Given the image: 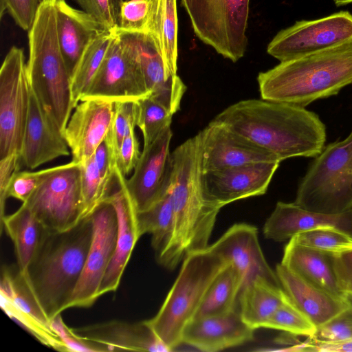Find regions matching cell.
<instances>
[{"instance_id": "32", "label": "cell", "mask_w": 352, "mask_h": 352, "mask_svg": "<svg viewBox=\"0 0 352 352\" xmlns=\"http://www.w3.org/2000/svg\"><path fill=\"white\" fill-rule=\"evenodd\" d=\"M0 294L1 297L6 298L22 313L50 326V320L37 300L24 272L17 264L2 266Z\"/></svg>"}, {"instance_id": "44", "label": "cell", "mask_w": 352, "mask_h": 352, "mask_svg": "<svg viewBox=\"0 0 352 352\" xmlns=\"http://www.w3.org/2000/svg\"><path fill=\"white\" fill-rule=\"evenodd\" d=\"M79 6L107 30L117 27L120 7L124 0H76Z\"/></svg>"}, {"instance_id": "2", "label": "cell", "mask_w": 352, "mask_h": 352, "mask_svg": "<svg viewBox=\"0 0 352 352\" xmlns=\"http://www.w3.org/2000/svg\"><path fill=\"white\" fill-rule=\"evenodd\" d=\"M172 156L174 233L166 249L156 254L157 263L168 270L175 269L188 253L208 246L222 208L210 197L204 184L199 134L177 146Z\"/></svg>"}, {"instance_id": "49", "label": "cell", "mask_w": 352, "mask_h": 352, "mask_svg": "<svg viewBox=\"0 0 352 352\" xmlns=\"http://www.w3.org/2000/svg\"><path fill=\"white\" fill-rule=\"evenodd\" d=\"M21 166V157L17 155L0 159V223L2 221L6 201V192L12 175Z\"/></svg>"}, {"instance_id": "5", "label": "cell", "mask_w": 352, "mask_h": 352, "mask_svg": "<svg viewBox=\"0 0 352 352\" xmlns=\"http://www.w3.org/2000/svg\"><path fill=\"white\" fill-rule=\"evenodd\" d=\"M28 38L27 72L30 87L63 132L75 105L71 76L58 41L55 1H42Z\"/></svg>"}, {"instance_id": "27", "label": "cell", "mask_w": 352, "mask_h": 352, "mask_svg": "<svg viewBox=\"0 0 352 352\" xmlns=\"http://www.w3.org/2000/svg\"><path fill=\"white\" fill-rule=\"evenodd\" d=\"M281 263L313 285L336 296L345 298L338 285L330 254L291 239L285 246Z\"/></svg>"}, {"instance_id": "14", "label": "cell", "mask_w": 352, "mask_h": 352, "mask_svg": "<svg viewBox=\"0 0 352 352\" xmlns=\"http://www.w3.org/2000/svg\"><path fill=\"white\" fill-rule=\"evenodd\" d=\"M172 135L170 126H167L153 142L144 146L133 175L125 180L138 212L153 206L171 186L173 161L170 143Z\"/></svg>"}, {"instance_id": "11", "label": "cell", "mask_w": 352, "mask_h": 352, "mask_svg": "<svg viewBox=\"0 0 352 352\" xmlns=\"http://www.w3.org/2000/svg\"><path fill=\"white\" fill-rule=\"evenodd\" d=\"M150 96L135 52L126 32L116 35L88 89L80 99L114 102Z\"/></svg>"}, {"instance_id": "19", "label": "cell", "mask_w": 352, "mask_h": 352, "mask_svg": "<svg viewBox=\"0 0 352 352\" xmlns=\"http://www.w3.org/2000/svg\"><path fill=\"white\" fill-rule=\"evenodd\" d=\"M208 248L238 270L243 279L242 289L257 276L280 285L276 272L263 255L255 226L245 223L234 224Z\"/></svg>"}, {"instance_id": "48", "label": "cell", "mask_w": 352, "mask_h": 352, "mask_svg": "<svg viewBox=\"0 0 352 352\" xmlns=\"http://www.w3.org/2000/svg\"><path fill=\"white\" fill-rule=\"evenodd\" d=\"M140 155V144L134 130L124 139L116 156L117 166L124 177L134 169Z\"/></svg>"}, {"instance_id": "26", "label": "cell", "mask_w": 352, "mask_h": 352, "mask_svg": "<svg viewBox=\"0 0 352 352\" xmlns=\"http://www.w3.org/2000/svg\"><path fill=\"white\" fill-rule=\"evenodd\" d=\"M55 7L59 47L72 77L87 47L107 30L92 16L71 7L65 0L55 1Z\"/></svg>"}, {"instance_id": "53", "label": "cell", "mask_w": 352, "mask_h": 352, "mask_svg": "<svg viewBox=\"0 0 352 352\" xmlns=\"http://www.w3.org/2000/svg\"><path fill=\"white\" fill-rule=\"evenodd\" d=\"M45 1H56V0H45Z\"/></svg>"}, {"instance_id": "8", "label": "cell", "mask_w": 352, "mask_h": 352, "mask_svg": "<svg viewBox=\"0 0 352 352\" xmlns=\"http://www.w3.org/2000/svg\"><path fill=\"white\" fill-rule=\"evenodd\" d=\"M195 35L232 62L246 51L250 0H181Z\"/></svg>"}, {"instance_id": "17", "label": "cell", "mask_w": 352, "mask_h": 352, "mask_svg": "<svg viewBox=\"0 0 352 352\" xmlns=\"http://www.w3.org/2000/svg\"><path fill=\"white\" fill-rule=\"evenodd\" d=\"M117 182L104 201L115 208L118 219L117 239L113 256L99 289L100 297L117 290L134 247L142 236L138 212L125 184L124 177L116 167Z\"/></svg>"}, {"instance_id": "4", "label": "cell", "mask_w": 352, "mask_h": 352, "mask_svg": "<svg viewBox=\"0 0 352 352\" xmlns=\"http://www.w3.org/2000/svg\"><path fill=\"white\" fill-rule=\"evenodd\" d=\"M265 100L305 107L352 84V41L280 62L258 74Z\"/></svg>"}, {"instance_id": "35", "label": "cell", "mask_w": 352, "mask_h": 352, "mask_svg": "<svg viewBox=\"0 0 352 352\" xmlns=\"http://www.w3.org/2000/svg\"><path fill=\"white\" fill-rule=\"evenodd\" d=\"M135 102L136 126L142 131L144 146L153 142L167 126H170L173 114L150 96Z\"/></svg>"}, {"instance_id": "42", "label": "cell", "mask_w": 352, "mask_h": 352, "mask_svg": "<svg viewBox=\"0 0 352 352\" xmlns=\"http://www.w3.org/2000/svg\"><path fill=\"white\" fill-rule=\"evenodd\" d=\"M312 340L326 344H340L352 340V307L349 306L316 328Z\"/></svg>"}, {"instance_id": "13", "label": "cell", "mask_w": 352, "mask_h": 352, "mask_svg": "<svg viewBox=\"0 0 352 352\" xmlns=\"http://www.w3.org/2000/svg\"><path fill=\"white\" fill-rule=\"evenodd\" d=\"M93 234L80 278L67 305L89 307L100 297L99 289L113 256L118 232L114 207L104 201L91 213Z\"/></svg>"}, {"instance_id": "1", "label": "cell", "mask_w": 352, "mask_h": 352, "mask_svg": "<svg viewBox=\"0 0 352 352\" xmlns=\"http://www.w3.org/2000/svg\"><path fill=\"white\" fill-rule=\"evenodd\" d=\"M212 121L222 124L276 156L316 157L324 148L326 127L305 107L265 100L233 104Z\"/></svg>"}, {"instance_id": "45", "label": "cell", "mask_w": 352, "mask_h": 352, "mask_svg": "<svg viewBox=\"0 0 352 352\" xmlns=\"http://www.w3.org/2000/svg\"><path fill=\"white\" fill-rule=\"evenodd\" d=\"M43 0H0V16L10 14L23 30H30Z\"/></svg>"}, {"instance_id": "39", "label": "cell", "mask_w": 352, "mask_h": 352, "mask_svg": "<svg viewBox=\"0 0 352 352\" xmlns=\"http://www.w3.org/2000/svg\"><path fill=\"white\" fill-rule=\"evenodd\" d=\"M136 126V102L124 100L115 102V113L105 141L111 154L116 158L124 139Z\"/></svg>"}, {"instance_id": "21", "label": "cell", "mask_w": 352, "mask_h": 352, "mask_svg": "<svg viewBox=\"0 0 352 352\" xmlns=\"http://www.w3.org/2000/svg\"><path fill=\"white\" fill-rule=\"evenodd\" d=\"M254 330L236 307L223 314L195 318L184 329L182 343L201 351H219L252 341Z\"/></svg>"}, {"instance_id": "46", "label": "cell", "mask_w": 352, "mask_h": 352, "mask_svg": "<svg viewBox=\"0 0 352 352\" xmlns=\"http://www.w3.org/2000/svg\"><path fill=\"white\" fill-rule=\"evenodd\" d=\"M330 257L340 289L344 296L352 295V243Z\"/></svg>"}, {"instance_id": "30", "label": "cell", "mask_w": 352, "mask_h": 352, "mask_svg": "<svg viewBox=\"0 0 352 352\" xmlns=\"http://www.w3.org/2000/svg\"><path fill=\"white\" fill-rule=\"evenodd\" d=\"M13 242L17 265L25 272L38 247L45 230L32 212L23 204L0 223Z\"/></svg>"}, {"instance_id": "51", "label": "cell", "mask_w": 352, "mask_h": 352, "mask_svg": "<svg viewBox=\"0 0 352 352\" xmlns=\"http://www.w3.org/2000/svg\"><path fill=\"white\" fill-rule=\"evenodd\" d=\"M337 6H344L352 3V0H333Z\"/></svg>"}, {"instance_id": "20", "label": "cell", "mask_w": 352, "mask_h": 352, "mask_svg": "<svg viewBox=\"0 0 352 352\" xmlns=\"http://www.w3.org/2000/svg\"><path fill=\"white\" fill-rule=\"evenodd\" d=\"M68 148L63 132L30 89V108L21 152V165L34 169L59 157L69 155Z\"/></svg>"}, {"instance_id": "33", "label": "cell", "mask_w": 352, "mask_h": 352, "mask_svg": "<svg viewBox=\"0 0 352 352\" xmlns=\"http://www.w3.org/2000/svg\"><path fill=\"white\" fill-rule=\"evenodd\" d=\"M141 235H152L151 245L157 254L168 245L174 233V211L171 186L166 194L148 210L138 212Z\"/></svg>"}, {"instance_id": "18", "label": "cell", "mask_w": 352, "mask_h": 352, "mask_svg": "<svg viewBox=\"0 0 352 352\" xmlns=\"http://www.w3.org/2000/svg\"><path fill=\"white\" fill-rule=\"evenodd\" d=\"M280 162H265L203 173L210 197L222 207L233 201L262 195Z\"/></svg>"}, {"instance_id": "37", "label": "cell", "mask_w": 352, "mask_h": 352, "mask_svg": "<svg viewBox=\"0 0 352 352\" xmlns=\"http://www.w3.org/2000/svg\"><path fill=\"white\" fill-rule=\"evenodd\" d=\"M80 164L81 195L85 217L109 196V192L100 175L94 155Z\"/></svg>"}, {"instance_id": "52", "label": "cell", "mask_w": 352, "mask_h": 352, "mask_svg": "<svg viewBox=\"0 0 352 352\" xmlns=\"http://www.w3.org/2000/svg\"><path fill=\"white\" fill-rule=\"evenodd\" d=\"M345 299L348 304L352 307V295L345 296Z\"/></svg>"}, {"instance_id": "38", "label": "cell", "mask_w": 352, "mask_h": 352, "mask_svg": "<svg viewBox=\"0 0 352 352\" xmlns=\"http://www.w3.org/2000/svg\"><path fill=\"white\" fill-rule=\"evenodd\" d=\"M296 243L331 254L352 243V236L334 228L324 227L296 234Z\"/></svg>"}, {"instance_id": "16", "label": "cell", "mask_w": 352, "mask_h": 352, "mask_svg": "<svg viewBox=\"0 0 352 352\" xmlns=\"http://www.w3.org/2000/svg\"><path fill=\"white\" fill-rule=\"evenodd\" d=\"M63 132L72 161L80 163L95 153L112 124L115 102L102 98L80 101Z\"/></svg>"}, {"instance_id": "9", "label": "cell", "mask_w": 352, "mask_h": 352, "mask_svg": "<svg viewBox=\"0 0 352 352\" xmlns=\"http://www.w3.org/2000/svg\"><path fill=\"white\" fill-rule=\"evenodd\" d=\"M80 164L74 161L48 168L25 204L49 232L67 230L85 218Z\"/></svg>"}, {"instance_id": "24", "label": "cell", "mask_w": 352, "mask_h": 352, "mask_svg": "<svg viewBox=\"0 0 352 352\" xmlns=\"http://www.w3.org/2000/svg\"><path fill=\"white\" fill-rule=\"evenodd\" d=\"M126 33L135 52L150 96L174 114L179 109L186 85L178 75L166 77L162 58L149 34Z\"/></svg>"}, {"instance_id": "12", "label": "cell", "mask_w": 352, "mask_h": 352, "mask_svg": "<svg viewBox=\"0 0 352 352\" xmlns=\"http://www.w3.org/2000/svg\"><path fill=\"white\" fill-rule=\"evenodd\" d=\"M352 41V14L347 11L325 17L296 21L278 32L267 52L287 61Z\"/></svg>"}, {"instance_id": "28", "label": "cell", "mask_w": 352, "mask_h": 352, "mask_svg": "<svg viewBox=\"0 0 352 352\" xmlns=\"http://www.w3.org/2000/svg\"><path fill=\"white\" fill-rule=\"evenodd\" d=\"M148 32L162 58L167 78L177 76L178 19L177 0H151Z\"/></svg>"}, {"instance_id": "47", "label": "cell", "mask_w": 352, "mask_h": 352, "mask_svg": "<svg viewBox=\"0 0 352 352\" xmlns=\"http://www.w3.org/2000/svg\"><path fill=\"white\" fill-rule=\"evenodd\" d=\"M50 326L64 344L66 351L103 352L98 345L78 337L64 322L61 314L50 320Z\"/></svg>"}, {"instance_id": "6", "label": "cell", "mask_w": 352, "mask_h": 352, "mask_svg": "<svg viewBox=\"0 0 352 352\" xmlns=\"http://www.w3.org/2000/svg\"><path fill=\"white\" fill-rule=\"evenodd\" d=\"M179 273L157 314L148 323L173 351L182 343L186 327L195 318L211 284L227 265L208 247L188 253Z\"/></svg>"}, {"instance_id": "50", "label": "cell", "mask_w": 352, "mask_h": 352, "mask_svg": "<svg viewBox=\"0 0 352 352\" xmlns=\"http://www.w3.org/2000/svg\"><path fill=\"white\" fill-rule=\"evenodd\" d=\"M304 342V351L352 352V340L340 344H326L315 342L308 338Z\"/></svg>"}, {"instance_id": "40", "label": "cell", "mask_w": 352, "mask_h": 352, "mask_svg": "<svg viewBox=\"0 0 352 352\" xmlns=\"http://www.w3.org/2000/svg\"><path fill=\"white\" fill-rule=\"evenodd\" d=\"M1 306L10 318L23 327L41 343L57 351H66L64 344L51 326L44 324L21 312L3 297H1Z\"/></svg>"}, {"instance_id": "3", "label": "cell", "mask_w": 352, "mask_h": 352, "mask_svg": "<svg viewBox=\"0 0 352 352\" xmlns=\"http://www.w3.org/2000/svg\"><path fill=\"white\" fill-rule=\"evenodd\" d=\"M92 234L91 214L67 230H45L23 272L50 320L67 309L85 266Z\"/></svg>"}, {"instance_id": "29", "label": "cell", "mask_w": 352, "mask_h": 352, "mask_svg": "<svg viewBox=\"0 0 352 352\" xmlns=\"http://www.w3.org/2000/svg\"><path fill=\"white\" fill-rule=\"evenodd\" d=\"M287 297L281 285L257 276L240 292L238 299L240 314L244 322L252 329L265 327Z\"/></svg>"}, {"instance_id": "36", "label": "cell", "mask_w": 352, "mask_h": 352, "mask_svg": "<svg viewBox=\"0 0 352 352\" xmlns=\"http://www.w3.org/2000/svg\"><path fill=\"white\" fill-rule=\"evenodd\" d=\"M264 328L307 338L313 336L316 331L315 324L288 296L270 318Z\"/></svg>"}, {"instance_id": "22", "label": "cell", "mask_w": 352, "mask_h": 352, "mask_svg": "<svg viewBox=\"0 0 352 352\" xmlns=\"http://www.w3.org/2000/svg\"><path fill=\"white\" fill-rule=\"evenodd\" d=\"M72 330L80 338L99 346L103 351H170L147 320L135 323L113 320Z\"/></svg>"}, {"instance_id": "41", "label": "cell", "mask_w": 352, "mask_h": 352, "mask_svg": "<svg viewBox=\"0 0 352 352\" xmlns=\"http://www.w3.org/2000/svg\"><path fill=\"white\" fill-rule=\"evenodd\" d=\"M151 6V0L124 1L115 31L147 34Z\"/></svg>"}, {"instance_id": "23", "label": "cell", "mask_w": 352, "mask_h": 352, "mask_svg": "<svg viewBox=\"0 0 352 352\" xmlns=\"http://www.w3.org/2000/svg\"><path fill=\"white\" fill-rule=\"evenodd\" d=\"M330 227L352 236V209L338 214L306 210L293 203L278 201L267 219L263 234L275 241H289L298 234Z\"/></svg>"}, {"instance_id": "7", "label": "cell", "mask_w": 352, "mask_h": 352, "mask_svg": "<svg viewBox=\"0 0 352 352\" xmlns=\"http://www.w3.org/2000/svg\"><path fill=\"white\" fill-rule=\"evenodd\" d=\"M294 203L327 214L352 209V131L315 157L298 185Z\"/></svg>"}, {"instance_id": "34", "label": "cell", "mask_w": 352, "mask_h": 352, "mask_svg": "<svg viewBox=\"0 0 352 352\" xmlns=\"http://www.w3.org/2000/svg\"><path fill=\"white\" fill-rule=\"evenodd\" d=\"M115 35V30L104 31L95 38L83 52L71 77V88L75 107L88 89Z\"/></svg>"}, {"instance_id": "25", "label": "cell", "mask_w": 352, "mask_h": 352, "mask_svg": "<svg viewBox=\"0 0 352 352\" xmlns=\"http://www.w3.org/2000/svg\"><path fill=\"white\" fill-rule=\"evenodd\" d=\"M275 272L290 300L316 328L349 306L345 298L336 296L313 285L281 263L276 265Z\"/></svg>"}, {"instance_id": "43", "label": "cell", "mask_w": 352, "mask_h": 352, "mask_svg": "<svg viewBox=\"0 0 352 352\" xmlns=\"http://www.w3.org/2000/svg\"><path fill=\"white\" fill-rule=\"evenodd\" d=\"M48 171V168L31 172L28 170L16 171L8 183L6 199L12 197L25 202L40 185Z\"/></svg>"}, {"instance_id": "31", "label": "cell", "mask_w": 352, "mask_h": 352, "mask_svg": "<svg viewBox=\"0 0 352 352\" xmlns=\"http://www.w3.org/2000/svg\"><path fill=\"white\" fill-rule=\"evenodd\" d=\"M243 287L238 270L227 263L209 287L195 318L220 315L233 310L237 305Z\"/></svg>"}, {"instance_id": "15", "label": "cell", "mask_w": 352, "mask_h": 352, "mask_svg": "<svg viewBox=\"0 0 352 352\" xmlns=\"http://www.w3.org/2000/svg\"><path fill=\"white\" fill-rule=\"evenodd\" d=\"M198 134L203 173L256 162H280L273 154L212 120Z\"/></svg>"}, {"instance_id": "10", "label": "cell", "mask_w": 352, "mask_h": 352, "mask_svg": "<svg viewBox=\"0 0 352 352\" xmlns=\"http://www.w3.org/2000/svg\"><path fill=\"white\" fill-rule=\"evenodd\" d=\"M30 89L23 50L13 46L0 69V159L21 157Z\"/></svg>"}]
</instances>
